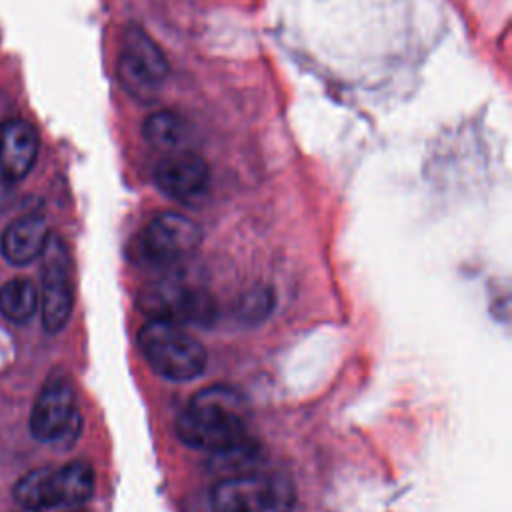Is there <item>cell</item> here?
Segmentation results:
<instances>
[{"mask_svg":"<svg viewBox=\"0 0 512 512\" xmlns=\"http://www.w3.org/2000/svg\"><path fill=\"white\" fill-rule=\"evenodd\" d=\"M174 432L186 446L212 454L248 440L242 396L222 384L198 390L176 418Z\"/></svg>","mask_w":512,"mask_h":512,"instance_id":"6da1fadb","label":"cell"},{"mask_svg":"<svg viewBox=\"0 0 512 512\" xmlns=\"http://www.w3.org/2000/svg\"><path fill=\"white\" fill-rule=\"evenodd\" d=\"M138 348L150 368L166 380L188 382L206 368V350L182 324L150 318L138 332Z\"/></svg>","mask_w":512,"mask_h":512,"instance_id":"7a4b0ae2","label":"cell"},{"mask_svg":"<svg viewBox=\"0 0 512 512\" xmlns=\"http://www.w3.org/2000/svg\"><path fill=\"white\" fill-rule=\"evenodd\" d=\"M170 66L162 48L138 26L124 32L118 56V80L140 102H152L166 84Z\"/></svg>","mask_w":512,"mask_h":512,"instance_id":"3957f363","label":"cell"},{"mask_svg":"<svg viewBox=\"0 0 512 512\" xmlns=\"http://www.w3.org/2000/svg\"><path fill=\"white\" fill-rule=\"evenodd\" d=\"M142 308L150 318L170 320L176 324H210L218 310L214 296L192 282L166 278L150 286L142 298Z\"/></svg>","mask_w":512,"mask_h":512,"instance_id":"277c9868","label":"cell"},{"mask_svg":"<svg viewBox=\"0 0 512 512\" xmlns=\"http://www.w3.org/2000/svg\"><path fill=\"white\" fill-rule=\"evenodd\" d=\"M200 242L202 230L194 220L178 212H162L144 226L136 250L144 262L168 266L190 256Z\"/></svg>","mask_w":512,"mask_h":512,"instance_id":"5b68a950","label":"cell"},{"mask_svg":"<svg viewBox=\"0 0 512 512\" xmlns=\"http://www.w3.org/2000/svg\"><path fill=\"white\" fill-rule=\"evenodd\" d=\"M80 428L76 394L72 382L62 374H52L40 388L32 412L30 432L38 442H60L74 438Z\"/></svg>","mask_w":512,"mask_h":512,"instance_id":"8992f818","label":"cell"},{"mask_svg":"<svg viewBox=\"0 0 512 512\" xmlns=\"http://www.w3.org/2000/svg\"><path fill=\"white\" fill-rule=\"evenodd\" d=\"M42 260V286H40V312L42 324L48 332H60L72 314L74 292L70 280V256L64 242L50 234L40 254Z\"/></svg>","mask_w":512,"mask_h":512,"instance_id":"52a82bcc","label":"cell"},{"mask_svg":"<svg viewBox=\"0 0 512 512\" xmlns=\"http://www.w3.org/2000/svg\"><path fill=\"white\" fill-rule=\"evenodd\" d=\"M154 182L166 196L190 202L206 190L208 166L194 152H174L156 164Z\"/></svg>","mask_w":512,"mask_h":512,"instance_id":"ba28073f","label":"cell"},{"mask_svg":"<svg viewBox=\"0 0 512 512\" xmlns=\"http://www.w3.org/2000/svg\"><path fill=\"white\" fill-rule=\"evenodd\" d=\"M38 132L20 118H12L0 124V168L12 178L22 180L38 158Z\"/></svg>","mask_w":512,"mask_h":512,"instance_id":"9c48e42d","label":"cell"},{"mask_svg":"<svg viewBox=\"0 0 512 512\" xmlns=\"http://www.w3.org/2000/svg\"><path fill=\"white\" fill-rule=\"evenodd\" d=\"M50 230L40 214H24L14 218L0 236V252L14 266H26L40 258Z\"/></svg>","mask_w":512,"mask_h":512,"instance_id":"30bf717a","label":"cell"},{"mask_svg":"<svg viewBox=\"0 0 512 512\" xmlns=\"http://www.w3.org/2000/svg\"><path fill=\"white\" fill-rule=\"evenodd\" d=\"M50 508L80 506L94 494V470L86 460H72L48 472Z\"/></svg>","mask_w":512,"mask_h":512,"instance_id":"8fae6325","label":"cell"},{"mask_svg":"<svg viewBox=\"0 0 512 512\" xmlns=\"http://www.w3.org/2000/svg\"><path fill=\"white\" fill-rule=\"evenodd\" d=\"M40 308V292L28 278H12L0 288V314L16 324L28 322Z\"/></svg>","mask_w":512,"mask_h":512,"instance_id":"7c38bea8","label":"cell"},{"mask_svg":"<svg viewBox=\"0 0 512 512\" xmlns=\"http://www.w3.org/2000/svg\"><path fill=\"white\" fill-rule=\"evenodd\" d=\"M144 138L156 148H176L188 136V124L174 112H156L142 124Z\"/></svg>","mask_w":512,"mask_h":512,"instance_id":"4fadbf2b","label":"cell"},{"mask_svg":"<svg viewBox=\"0 0 512 512\" xmlns=\"http://www.w3.org/2000/svg\"><path fill=\"white\" fill-rule=\"evenodd\" d=\"M296 506V488L290 476L282 472L260 474V510L292 512Z\"/></svg>","mask_w":512,"mask_h":512,"instance_id":"5bb4252c","label":"cell"},{"mask_svg":"<svg viewBox=\"0 0 512 512\" xmlns=\"http://www.w3.org/2000/svg\"><path fill=\"white\" fill-rule=\"evenodd\" d=\"M48 472L50 470H32L16 482L14 498L18 500V504H22V508H30V510L50 508Z\"/></svg>","mask_w":512,"mask_h":512,"instance_id":"9a60e30c","label":"cell"},{"mask_svg":"<svg viewBox=\"0 0 512 512\" xmlns=\"http://www.w3.org/2000/svg\"><path fill=\"white\" fill-rule=\"evenodd\" d=\"M274 310V292L270 286H254L244 292L236 306L238 320L246 324H258Z\"/></svg>","mask_w":512,"mask_h":512,"instance_id":"2e32d148","label":"cell"},{"mask_svg":"<svg viewBox=\"0 0 512 512\" xmlns=\"http://www.w3.org/2000/svg\"><path fill=\"white\" fill-rule=\"evenodd\" d=\"M182 512H232V508L216 494L214 488L190 492L182 500Z\"/></svg>","mask_w":512,"mask_h":512,"instance_id":"e0dca14e","label":"cell"},{"mask_svg":"<svg viewBox=\"0 0 512 512\" xmlns=\"http://www.w3.org/2000/svg\"><path fill=\"white\" fill-rule=\"evenodd\" d=\"M16 194V180H12L2 168H0V210L8 208Z\"/></svg>","mask_w":512,"mask_h":512,"instance_id":"ac0fdd59","label":"cell"},{"mask_svg":"<svg viewBox=\"0 0 512 512\" xmlns=\"http://www.w3.org/2000/svg\"><path fill=\"white\" fill-rule=\"evenodd\" d=\"M18 512H40V510H30V508H22V510H18Z\"/></svg>","mask_w":512,"mask_h":512,"instance_id":"d6986e66","label":"cell"},{"mask_svg":"<svg viewBox=\"0 0 512 512\" xmlns=\"http://www.w3.org/2000/svg\"><path fill=\"white\" fill-rule=\"evenodd\" d=\"M74 512H80V510H74Z\"/></svg>","mask_w":512,"mask_h":512,"instance_id":"ffe728a7","label":"cell"}]
</instances>
